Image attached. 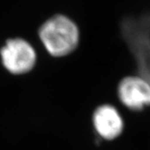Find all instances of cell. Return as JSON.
<instances>
[{
  "label": "cell",
  "mask_w": 150,
  "mask_h": 150,
  "mask_svg": "<svg viewBox=\"0 0 150 150\" xmlns=\"http://www.w3.org/2000/svg\"><path fill=\"white\" fill-rule=\"evenodd\" d=\"M38 35L48 54L54 57L71 54L79 40V31L74 22L60 14L44 22L38 30Z\"/></svg>",
  "instance_id": "6da1fadb"
},
{
  "label": "cell",
  "mask_w": 150,
  "mask_h": 150,
  "mask_svg": "<svg viewBox=\"0 0 150 150\" xmlns=\"http://www.w3.org/2000/svg\"><path fill=\"white\" fill-rule=\"evenodd\" d=\"M122 33L136 60L139 76L150 84V32L140 20L124 19Z\"/></svg>",
  "instance_id": "7a4b0ae2"
},
{
  "label": "cell",
  "mask_w": 150,
  "mask_h": 150,
  "mask_svg": "<svg viewBox=\"0 0 150 150\" xmlns=\"http://www.w3.org/2000/svg\"><path fill=\"white\" fill-rule=\"evenodd\" d=\"M0 55L4 68L13 74H23L31 71L37 60L32 45L20 38L8 39L1 48Z\"/></svg>",
  "instance_id": "3957f363"
},
{
  "label": "cell",
  "mask_w": 150,
  "mask_h": 150,
  "mask_svg": "<svg viewBox=\"0 0 150 150\" xmlns=\"http://www.w3.org/2000/svg\"><path fill=\"white\" fill-rule=\"evenodd\" d=\"M117 90L120 102L132 111H142L150 106V84L139 75L123 78Z\"/></svg>",
  "instance_id": "277c9868"
},
{
  "label": "cell",
  "mask_w": 150,
  "mask_h": 150,
  "mask_svg": "<svg viewBox=\"0 0 150 150\" xmlns=\"http://www.w3.org/2000/svg\"><path fill=\"white\" fill-rule=\"evenodd\" d=\"M93 123L98 134L103 139L112 140L121 135L124 122L118 109L110 104H103L95 109Z\"/></svg>",
  "instance_id": "5b68a950"
}]
</instances>
